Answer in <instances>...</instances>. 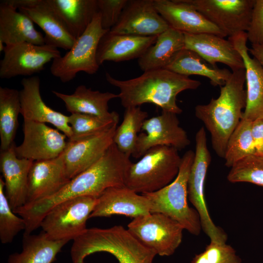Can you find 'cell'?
Masks as SVG:
<instances>
[{"label": "cell", "mask_w": 263, "mask_h": 263, "mask_svg": "<svg viewBox=\"0 0 263 263\" xmlns=\"http://www.w3.org/2000/svg\"><path fill=\"white\" fill-rule=\"evenodd\" d=\"M4 180L0 178V240L2 244L11 243L15 236L25 229V220L12 209L4 190Z\"/></svg>", "instance_id": "37"}, {"label": "cell", "mask_w": 263, "mask_h": 263, "mask_svg": "<svg viewBox=\"0 0 263 263\" xmlns=\"http://www.w3.org/2000/svg\"><path fill=\"white\" fill-rule=\"evenodd\" d=\"M248 52L255 58L263 67V44H252Z\"/></svg>", "instance_id": "42"}, {"label": "cell", "mask_w": 263, "mask_h": 263, "mask_svg": "<svg viewBox=\"0 0 263 263\" xmlns=\"http://www.w3.org/2000/svg\"><path fill=\"white\" fill-rule=\"evenodd\" d=\"M245 68L232 71L220 87L219 96L195 108V114L202 121L211 135L212 148L224 158L229 137L242 119L246 106Z\"/></svg>", "instance_id": "3"}, {"label": "cell", "mask_w": 263, "mask_h": 263, "mask_svg": "<svg viewBox=\"0 0 263 263\" xmlns=\"http://www.w3.org/2000/svg\"><path fill=\"white\" fill-rule=\"evenodd\" d=\"M231 183L247 182L263 187V156L252 154L230 168L227 176Z\"/></svg>", "instance_id": "36"}, {"label": "cell", "mask_w": 263, "mask_h": 263, "mask_svg": "<svg viewBox=\"0 0 263 263\" xmlns=\"http://www.w3.org/2000/svg\"><path fill=\"white\" fill-rule=\"evenodd\" d=\"M21 84L22 89L19 91L20 114L24 120L50 123L70 139L72 132L69 116L52 109L43 101L40 92L39 77L23 78Z\"/></svg>", "instance_id": "18"}, {"label": "cell", "mask_w": 263, "mask_h": 263, "mask_svg": "<svg viewBox=\"0 0 263 263\" xmlns=\"http://www.w3.org/2000/svg\"><path fill=\"white\" fill-rule=\"evenodd\" d=\"M177 114L162 111L158 115L147 118L139 134L132 156L142 157L150 149L161 146L171 147L177 150L185 149L190 141L187 132L180 126Z\"/></svg>", "instance_id": "13"}, {"label": "cell", "mask_w": 263, "mask_h": 263, "mask_svg": "<svg viewBox=\"0 0 263 263\" xmlns=\"http://www.w3.org/2000/svg\"><path fill=\"white\" fill-rule=\"evenodd\" d=\"M79 249L85 257L96 252H107L119 263H152L157 255L121 225L87 228L80 238Z\"/></svg>", "instance_id": "6"}, {"label": "cell", "mask_w": 263, "mask_h": 263, "mask_svg": "<svg viewBox=\"0 0 263 263\" xmlns=\"http://www.w3.org/2000/svg\"><path fill=\"white\" fill-rule=\"evenodd\" d=\"M118 122L94 135L71 141L68 140L63 151L66 173L71 180L97 161L113 143Z\"/></svg>", "instance_id": "17"}, {"label": "cell", "mask_w": 263, "mask_h": 263, "mask_svg": "<svg viewBox=\"0 0 263 263\" xmlns=\"http://www.w3.org/2000/svg\"><path fill=\"white\" fill-rule=\"evenodd\" d=\"M14 143L7 150L1 151L0 169L4 178L5 195L12 210L26 203L28 175L33 161L19 158Z\"/></svg>", "instance_id": "24"}, {"label": "cell", "mask_w": 263, "mask_h": 263, "mask_svg": "<svg viewBox=\"0 0 263 263\" xmlns=\"http://www.w3.org/2000/svg\"><path fill=\"white\" fill-rule=\"evenodd\" d=\"M70 181L63 153L54 159L34 162L28 175L25 205L54 195Z\"/></svg>", "instance_id": "20"}, {"label": "cell", "mask_w": 263, "mask_h": 263, "mask_svg": "<svg viewBox=\"0 0 263 263\" xmlns=\"http://www.w3.org/2000/svg\"><path fill=\"white\" fill-rule=\"evenodd\" d=\"M154 6L170 27L183 33L226 36L186 0H154Z\"/></svg>", "instance_id": "19"}, {"label": "cell", "mask_w": 263, "mask_h": 263, "mask_svg": "<svg viewBox=\"0 0 263 263\" xmlns=\"http://www.w3.org/2000/svg\"><path fill=\"white\" fill-rule=\"evenodd\" d=\"M148 117V113L140 106L125 108L122 122L115 130L113 143L129 157L133 153L138 133Z\"/></svg>", "instance_id": "33"}, {"label": "cell", "mask_w": 263, "mask_h": 263, "mask_svg": "<svg viewBox=\"0 0 263 263\" xmlns=\"http://www.w3.org/2000/svg\"><path fill=\"white\" fill-rule=\"evenodd\" d=\"M241 56L245 70L246 106L242 118L253 121L263 118V67L248 53L246 32L228 38Z\"/></svg>", "instance_id": "22"}, {"label": "cell", "mask_w": 263, "mask_h": 263, "mask_svg": "<svg viewBox=\"0 0 263 263\" xmlns=\"http://www.w3.org/2000/svg\"><path fill=\"white\" fill-rule=\"evenodd\" d=\"M184 46V33L170 27L138 58V65L144 72L165 68Z\"/></svg>", "instance_id": "28"}, {"label": "cell", "mask_w": 263, "mask_h": 263, "mask_svg": "<svg viewBox=\"0 0 263 263\" xmlns=\"http://www.w3.org/2000/svg\"><path fill=\"white\" fill-rule=\"evenodd\" d=\"M252 125V121L242 118L229 137L224 158L227 167L231 168L245 157L256 154Z\"/></svg>", "instance_id": "34"}, {"label": "cell", "mask_w": 263, "mask_h": 263, "mask_svg": "<svg viewBox=\"0 0 263 263\" xmlns=\"http://www.w3.org/2000/svg\"><path fill=\"white\" fill-rule=\"evenodd\" d=\"M191 263H210L204 251L197 254L193 258Z\"/></svg>", "instance_id": "43"}, {"label": "cell", "mask_w": 263, "mask_h": 263, "mask_svg": "<svg viewBox=\"0 0 263 263\" xmlns=\"http://www.w3.org/2000/svg\"><path fill=\"white\" fill-rule=\"evenodd\" d=\"M19 91L13 88L0 87V150L9 149L14 143L20 113Z\"/></svg>", "instance_id": "32"}, {"label": "cell", "mask_w": 263, "mask_h": 263, "mask_svg": "<svg viewBox=\"0 0 263 263\" xmlns=\"http://www.w3.org/2000/svg\"><path fill=\"white\" fill-rule=\"evenodd\" d=\"M31 19L9 4L0 3V40L5 46L23 42L36 45L45 44L44 36L37 31Z\"/></svg>", "instance_id": "26"}, {"label": "cell", "mask_w": 263, "mask_h": 263, "mask_svg": "<svg viewBox=\"0 0 263 263\" xmlns=\"http://www.w3.org/2000/svg\"><path fill=\"white\" fill-rule=\"evenodd\" d=\"M204 252L210 263H241L234 249L226 243L210 242Z\"/></svg>", "instance_id": "39"}, {"label": "cell", "mask_w": 263, "mask_h": 263, "mask_svg": "<svg viewBox=\"0 0 263 263\" xmlns=\"http://www.w3.org/2000/svg\"><path fill=\"white\" fill-rule=\"evenodd\" d=\"M182 158L174 148L161 146L149 150L136 163L130 164L125 186L137 193H150L171 183L179 171Z\"/></svg>", "instance_id": "5"}, {"label": "cell", "mask_w": 263, "mask_h": 263, "mask_svg": "<svg viewBox=\"0 0 263 263\" xmlns=\"http://www.w3.org/2000/svg\"><path fill=\"white\" fill-rule=\"evenodd\" d=\"M106 78L119 89L118 98L125 108L150 103L176 114L182 113L176 103L177 95L185 90L196 89L201 84L199 81L165 68L145 71L128 80L116 79L106 73Z\"/></svg>", "instance_id": "2"}, {"label": "cell", "mask_w": 263, "mask_h": 263, "mask_svg": "<svg viewBox=\"0 0 263 263\" xmlns=\"http://www.w3.org/2000/svg\"><path fill=\"white\" fill-rule=\"evenodd\" d=\"M69 241L51 240L43 231L38 235L23 234L22 251L11 254L7 263H52Z\"/></svg>", "instance_id": "30"}, {"label": "cell", "mask_w": 263, "mask_h": 263, "mask_svg": "<svg viewBox=\"0 0 263 263\" xmlns=\"http://www.w3.org/2000/svg\"><path fill=\"white\" fill-rule=\"evenodd\" d=\"M119 121V116L103 118L96 116L73 113L69 116L72 135L69 140H78L101 132Z\"/></svg>", "instance_id": "35"}, {"label": "cell", "mask_w": 263, "mask_h": 263, "mask_svg": "<svg viewBox=\"0 0 263 263\" xmlns=\"http://www.w3.org/2000/svg\"><path fill=\"white\" fill-rule=\"evenodd\" d=\"M132 162L113 143L95 163L70 181L58 192L49 197L17 208L24 219L26 230L31 233L40 227L46 214L57 204L82 196L98 197L106 189L125 186L127 170Z\"/></svg>", "instance_id": "1"}, {"label": "cell", "mask_w": 263, "mask_h": 263, "mask_svg": "<svg viewBox=\"0 0 263 263\" xmlns=\"http://www.w3.org/2000/svg\"><path fill=\"white\" fill-rule=\"evenodd\" d=\"M184 34V48L195 52L210 65L222 63L232 71L244 68L241 56L228 39L209 33Z\"/></svg>", "instance_id": "23"}, {"label": "cell", "mask_w": 263, "mask_h": 263, "mask_svg": "<svg viewBox=\"0 0 263 263\" xmlns=\"http://www.w3.org/2000/svg\"><path fill=\"white\" fill-rule=\"evenodd\" d=\"M246 33L251 45L263 44V0H255Z\"/></svg>", "instance_id": "40"}, {"label": "cell", "mask_w": 263, "mask_h": 263, "mask_svg": "<svg viewBox=\"0 0 263 263\" xmlns=\"http://www.w3.org/2000/svg\"><path fill=\"white\" fill-rule=\"evenodd\" d=\"M128 0H97L102 28L110 30L118 22Z\"/></svg>", "instance_id": "38"}, {"label": "cell", "mask_w": 263, "mask_h": 263, "mask_svg": "<svg viewBox=\"0 0 263 263\" xmlns=\"http://www.w3.org/2000/svg\"><path fill=\"white\" fill-rule=\"evenodd\" d=\"M108 31L102 28L100 14L98 12L72 47L63 56L52 61L51 74L66 83L72 80L80 72L89 75L96 73L100 66L96 59L98 44Z\"/></svg>", "instance_id": "7"}, {"label": "cell", "mask_w": 263, "mask_h": 263, "mask_svg": "<svg viewBox=\"0 0 263 263\" xmlns=\"http://www.w3.org/2000/svg\"><path fill=\"white\" fill-rule=\"evenodd\" d=\"M229 37L246 32L255 0H186Z\"/></svg>", "instance_id": "12"}, {"label": "cell", "mask_w": 263, "mask_h": 263, "mask_svg": "<svg viewBox=\"0 0 263 263\" xmlns=\"http://www.w3.org/2000/svg\"><path fill=\"white\" fill-rule=\"evenodd\" d=\"M23 132L22 143L15 148L20 158L33 162L54 159L63 152L67 144L63 133L45 123L24 120Z\"/></svg>", "instance_id": "14"}, {"label": "cell", "mask_w": 263, "mask_h": 263, "mask_svg": "<svg viewBox=\"0 0 263 263\" xmlns=\"http://www.w3.org/2000/svg\"><path fill=\"white\" fill-rule=\"evenodd\" d=\"M70 33L76 39L98 12L97 0H49Z\"/></svg>", "instance_id": "31"}, {"label": "cell", "mask_w": 263, "mask_h": 263, "mask_svg": "<svg viewBox=\"0 0 263 263\" xmlns=\"http://www.w3.org/2000/svg\"><path fill=\"white\" fill-rule=\"evenodd\" d=\"M157 36L114 34L109 31L99 41L97 63L100 66L107 61L120 62L139 58L155 42Z\"/></svg>", "instance_id": "25"}, {"label": "cell", "mask_w": 263, "mask_h": 263, "mask_svg": "<svg viewBox=\"0 0 263 263\" xmlns=\"http://www.w3.org/2000/svg\"><path fill=\"white\" fill-rule=\"evenodd\" d=\"M170 26L156 9L154 0H128L112 34L156 36Z\"/></svg>", "instance_id": "16"}, {"label": "cell", "mask_w": 263, "mask_h": 263, "mask_svg": "<svg viewBox=\"0 0 263 263\" xmlns=\"http://www.w3.org/2000/svg\"><path fill=\"white\" fill-rule=\"evenodd\" d=\"M128 231L157 255L169 256L180 245L184 228L176 221L160 213H150L133 219Z\"/></svg>", "instance_id": "10"}, {"label": "cell", "mask_w": 263, "mask_h": 263, "mask_svg": "<svg viewBox=\"0 0 263 263\" xmlns=\"http://www.w3.org/2000/svg\"><path fill=\"white\" fill-rule=\"evenodd\" d=\"M0 62V77L8 79L39 73L45 65L61 56L57 48L48 44L23 42L5 46Z\"/></svg>", "instance_id": "11"}, {"label": "cell", "mask_w": 263, "mask_h": 263, "mask_svg": "<svg viewBox=\"0 0 263 263\" xmlns=\"http://www.w3.org/2000/svg\"><path fill=\"white\" fill-rule=\"evenodd\" d=\"M150 213V203L145 195L126 186L116 187L106 189L99 195L89 218L122 215L134 219Z\"/></svg>", "instance_id": "21"}, {"label": "cell", "mask_w": 263, "mask_h": 263, "mask_svg": "<svg viewBox=\"0 0 263 263\" xmlns=\"http://www.w3.org/2000/svg\"><path fill=\"white\" fill-rule=\"evenodd\" d=\"M165 69L187 76L193 75L204 76L213 86L220 87L232 73L227 69L210 65L195 52L185 48L180 50Z\"/></svg>", "instance_id": "29"}, {"label": "cell", "mask_w": 263, "mask_h": 263, "mask_svg": "<svg viewBox=\"0 0 263 263\" xmlns=\"http://www.w3.org/2000/svg\"><path fill=\"white\" fill-rule=\"evenodd\" d=\"M28 16L45 33V44L69 50L76 39L70 33L49 0H7Z\"/></svg>", "instance_id": "15"}, {"label": "cell", "mask_w": 263, "mask_h": 263, "mask_svg": "<svg viewBox=\"0 0 263 263\" xmlns=\"http://www.w3.org/2000/svg\"><path fill=\"white\" fill-rule=\"evenodd\" d=\"M52 93L64 102L67 110L71 113L87 114L107 119L119 116L116 112H110L108 106L111 100L118 98L117 94L93 90L84 85L77 86L71 94L55 91Z\"/></svg>", "instance_id": "27"}, {"label": "cell", "mask_w": 263, "mask_h": 263, "mask_svg": "<svg viewBox=\"0 0 263 263\" xmlns=\"http://www.w3.org/2000/svg\"><path fill=\"white\" fill-rule=\"evenodd\" d=\"M97 197L82 196L63 201L53 207L42 219L40 227L53 240H74L87 229Z\"/></svg>", "instance_id": "9"}, {"label": "cell", "mask_w": 263, "mask_h": 263, "mask_svg": "<svg viewBox=\"0 0 263 263\" xmlns=\"http://www.w3.org/2000/svg\"><path fill=\"white\" fill-rule=\"evenodd\" d=\"M252 134L256 154L263 156V118L252 121Z\"/></svg>", "instance_id": "41"}, {"label": "cell", "mask_w": 263, "mask_h": 263, "mask_svg": "<svg viewBox=\"0 0 263 263\" xmlns=\"http://www.w3.org/2000/svg\"><path fill=\"white\" fill-rule=\"evenodd\" d=\"M195 151L189 175L188 185V198L198 212L202 229L210 241L226 243L227 236L211 218L205 197L204 187L207 173L211 162V155L207 148L206 132L201 127L195 135Z\"/></svg>", "instance_id": "8"}, {"label": "cell", "mask_w": 263, "mask_h": 263, "mask_svg": "<svg viewBox=\"0 0 263 263\" xmlns=\"http://www.w3.org/2000/svg\"><path fill=\"white\" fill-rule=\"evenodd\" d=\"M194 155L192 150L185 153L178 175L171 183L158 190L143 194L149 200L150 213L165 214L190 234L198 235L202 230L200 218L188 203V180Z\"/></svg>", "instance_id": "4"}]
</instances>
